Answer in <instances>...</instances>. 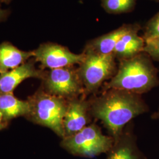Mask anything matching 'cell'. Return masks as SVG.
I'll return each instance as SVG.
<instances>
[{"label":"cell","instance_id":"277c9868","mask_svg":"<svg viewBox=\"0 0 159 159\" xmlns=\"http://www.w3.org/2000/svg\"><path fill=\"white\" fill-rule=\"evenodd\" d=\"M83 52L85 57L77 71L87 96L96 93L106 81L113 77L117 68L113 53L102 55L90 51Z\"/></svg>","mask_w":159,"mask_h":159},{"label":"cell","instance_id":"d6986e66","mask_svg":"<svg viewBox=\"0 0 159 159\" xmlns=\"http://www.w3.org/2000/svg\"><path fill=\"white\" fill-rule=\"evenodd\" d=\"M151 118L153 120H159V109L156 112L152 114L151 116Z\"/></svg>","mask_w":159,"mask_h":159},{"label":"cell","instance_id":"30bf717a","mask_svg":"<svg viewBox=\"0 0 159 159\" xmlns=\"http://www.w3.org/2000/svg\"><path fill=\"white\" fill-rule=\"evenodd\" d=\"M46 74L37 70L31 62L25 63L17 68L0 74V94L12 93L18 85L29 78H43Z\"/></svg>","mask_w":159,"mask_h":159},{"label":"cell","instance_id":"3957f363","mask_svg":"<svg viewBox=\"0 0 159 159\" xmlns=\"http://www.w3.org/2000/svg\"><path fill=\"white\" fill-rule=\"evenodd\" d=\"M114 142L111 137L104 134L101 128L93 123L74 135L63 139L61 146L73 156L91 159L107 153Z\"/></svg>","mask_w":159,"mask_h":159},{"label":"cell","instance_id":"ffe728a7","mask_svg":"<svg viewBox=\"0 0 159 159\" xmlns=\"http://www.w3.org/2000/svg\"><path fill=\"white\" fill-rule=\"evenodd\" d=\"M5 14V11L2 10L1 8H0V18H1L2 17H3Z\"/></svg>","mask_w":159,"mask_h":159},{"label":"cell","instance_id":"8fae6325","mask_svg":"<svg viewBox=\"0 0 159 159\" xmlns=\"http://www.w3.org/2000/svg\"><path fill=\"white\" fill-rule=\"evenodd\" d=\"M140 29L136 24L124 25L109 33L91 40L86 44L84 51L102 55L112 54L117 42L124 35Z\"/></svg>","mask_w":159,"mask_h":159},{"label":"cell","instance_id":"7c38bea8","mask_svg":"<svg viewBox=\"0 0 159 159\" xmlns=\"http://www.w3.org/2000/svg\"><path fill=\"white\" fill-rule=\"evenodd\" d=\"M139 31L136 30L125 34L117 42L113 54L119 61L131 58L143 52L145 41L138 35Z\"/></svg>","mask_w":159,"mask_h":159},{"label":"cell","instance_id":"2e32d148","mask_svg":"<svg viewBox=\"0 0 159 159\" xmlns=\"http://www.w3.org/2000/svg\"><path fill=\"white\" fill-rule=\"evenodd\" d=\"M159 37V12L148 23L144 31V41Z\"/></svg>","mask_w":159,"mask_h":159},{"label":"cell","instance_id":"ba28073f","mask_svg":"<svg viewBox=\"0 0 159 159\" xmlns=\"http://www.w3.org/2000/svg\"><path fill=\"white\" fill-rule=\"evenodd\" d=\"M91 117L90 101L86 99L85 96L83 95L68 100L63 120L64 138L74 135L90 125Z\"/></svg>","mask_w":159,"mask_h":159},{"label":"cell","instance_id":"5bb4252c","mask_svg":"<svg viewBox=\"0 0 159 159\" xmlns=\"http://www.w3.org/2000/svg\"><path fill=\"white\" fill-rule=\"evenodd\" d=\"M30 103L18 99L12 93L0 94V111L6 120L30 113Z\"/></svg>","mask_w":159,"mask_h":159},{"label":"cell","instance_id":"9c48e42d","mask_svg":"<svg viewBox=\"0 0 159 159\" xmlns=\"http://www.w3.org/2000/svg\"><path fill=\"white\" fill-rule=\"evenodd\" d=\"M132 121L124 129L112 148L106 153L105 159H148L138 146L137 137L134 133Z\"/></svg>","mask_w":159,"mask_h":159},{"label":"cell","instance_id":"9a60e30c","mask_svg":"<svg viewBox=\"0 0 159 159\" xmlns=\"http://www.w3.org/2000/svg\"><path fill=\"white\" fill-rule=\"evenodd\" d=\"M136 0H102L105 10L114 14L129 11L135 4Z\"/></svg>","mask_w":159,"mask_h":159},{"label":"cell","instance_id":"ac0fdd59","mask_svg":"<svg viewBox=\"0 0 159 159\" xmlns=\"http://www.w3.org/2000/svg\"><path fill=\"white\" fill-rule=\"evenodd\" d=\"M4 120H6V119H4L2 114L1 113L0 111V130L2 129L5 127Z\"/></svg>","mask_w":159,"mask_h":159},{"label":"cell","instance_id":"4fadbf2b","mask_svg":"<svg viewBox=\"0 0 159 159\" xmlns=\"http://www.w3.org/2000/svg\"><path fill=\"white\" fill-rule=\"evenodd\" d=\"M32 56L33 51H21L8 43L0 44V74L20 66Z\"/></svg>","mask_w":159,"mask_h":159},{"label":"cell","instance_id":"44dd1931","mask_svg":"<svg viewBox=\"0 0 159 159\" xmlns=\"http://www.w3.org/2000/svg\"><path fill=\"white\" fill-rule=\"evenodd\" d=\"M1 1L3 2H9L10 0H1Z\"/></svg>","mask_w":159,"mask_h":159},{"label":"cell","instance_id":"6da1fadb","mask_svg":"<svg viewBox=\"0 0 159 159\" xmlns=\"http://www.w3.org/2000/svg\"><path fill=\"white\" fill-rule=\"evenodd\" d=\"M89 101L91 117L102 123L114 141L133 119L149 111L142 95L119 89L102 91Z\"/></svg>","mask_w":159,"mask_h":159},{"label":"cell","instance_id":"52a82bcc","mask_svg":"<svg viewBox=\"0 0 159 159\" xmlns=\"http://www.w3.org/2000/svg\"><path fill=\"white\" fill-rule=\"evenodd\" d=\"M33 52L35 60L40 62L43 67L51 70L79 65L85 57L83 52L75 54L67 47L54 43L43 44Z\"/></svg>","mask_w":159,"mask_h":159},{"label":"cell","instance_id":"7a4b0ae2","mask_svg":"<svg viewBox=\"0 0 159 159\" xmlns=\"http://www.w3.org/2000/svg\"><path fill=\"white\" fill-rule=\"evenodd\" d=\"M159 85L158 70L152 58L143 51L131 58L120 61L116 73L104 84L102 91L119 89L142 95Z\"/></svg>","mask_w":159,"mask_h":159},{"label":"cell","instance_id":"e0dca14e","mask_svg":"<svg viewBox=\"0 0 159 159\" xmlns=\"http://www.w3.org/2000/svg\"><path fill=\"white\" fill-rule=\"evenodd\" d=\"M143 51L153 60L159 61V37L145 41Z\"/></svg>","mask_w":159,"mask_h":159},{"label":"cell","instance_id":"8992f818","mask_svg":"<svg viewBox=\"0 0 159 159\" xmlns=\"http://www.w3.org/2000/svg\"><path fill=\"white\" fill-rule=\"evenodd\" d=\"M44 80L47 93L51 95L68 100L85 96L77 68L52 69L46 75Z\"/></svg>","mask_w":159,"mask_h":159},{"label":"cell","instance_id":"5b68a950","mask_svg":"<svg viewBox=\"0 0 159 159\" xmlns=\"http://www.w3.org/2000/svg\"><path fill=\"white\" fill-rule=\"evenodd\" d=\"M30 113L34 121L64 137L63 120L67 107V101L63 98L40 91L29 101Z\"/></svg>","mask_w":159,"mask_h":159}]
</instances>
